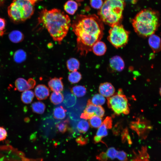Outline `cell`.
<instances>
[{
    "label": "cell",
    "instance_id": "22",
    "mask_svg": "<svg viewBox=\"0 0 161 161\" xmlns=\"http://www.w3.org/2000/svg\"><path fill=\"white\" fill-rule=\"evenodd\" d=\"M72 94L78 97L83 96L86 94V87L81 85L76 86L72 87L71 89Z\"/></svg>",
    "mask_w": 161,
    "mask_h": 161
},
{
    "label": "cell",
    "instance_id": "16",
    "mask_svg": "<svg viewBox=\"0 0 161 161\" xmlns=\"http://www.w3.org/2000/svg\"><path fill=\"white\" fill-rule=\"evenodd\" d=\"M35 94L38 100H44L47 98L49 95V90L45 85L39 84L35 88Z\"/></svg>",
    "mask_w": 161,
    "mask_h": 161
},
{
    "label": "cell",
    "instance_id": "42",
    "mask_svg": "<svg viewBox=\"0 0 161 161\" xmlns=\"http://www.w3.org/2000/svg\"><path fill=\"white\" fill-rule=\"evenodd\" d=\"M7 135L6 130L3 127H0V141L5 140Z\"/></svg>",
    "mask_w": 161,
    "mask_h": 161
},
{
    "label": "cell",
    "instance_id": "45",
    "mask_svg": "<svg viewBox=\"0 0 161 161\" xmlns=\"http://www.w3.org/2000/svg\"><path fill=\"white\" fill-rule=\"evenodd\" d=\"M159 93H160V96H161V86L160 88V91H159Z\"/></svg>",
    "mask_w": 161,
    "mask_h": 161
},
{
    "label": "cell",
    "instance_id": "29",
    "mask_svg": "<svg viewBox=\"0 0 161 161\" xmlns=\"http://www.w3.org/2000/svg\"><path fill=\"white\" fill-rule=\"evenodd\" d=\"M102 123L101 117L96 115L92 116L89 120L90 126L94 128H99L101 125Z\"/></svg>",
    "mask_w": 161,
    "mask_h": 161
},
{
    "label": "cell",
    "instance_id": "6",
    "mask_svg": "<svg viewBox=\"0 0 161 161\" xmlns=\"http://www.w3.org/2000/svg\"><path fill=\"white\" fill-rule=\"evenodd\" d=\"M107 100L108 107L116 114H129L130 110L128 100L121 90L120 89L117 94L108 97Z\"/></svg>",
    "mask_w": 161,
    "mask_h": 161
},
{
    "label": "cell",
    "instance_id": "32",
    "mask_svg": "<svg viewBox=\"0 0 161 161\" xmlns=\"http://www.w3.org/2000/svg\"><path fill=\"white\" fill-rule=\"evenodd\" d=\"M108 129L105 124L102 123L101 125L99 127L96 132V136L102 139L107 136L108 133Z\"/></svg>",
    "mask_w": 161,
    "mask_h": 161
},
{
    "label": "cell",
    "instance_id": "28",
    "mask_svg": "<svg viewBox=\"0 0 161 161\" xmlns=\"http://www.w3.org/2000/svg\"><path fill=\"white\" fill-rule=\"evenodd\" d=\"M82 78V75L80 72L77 71L72 72L68 76L69 81L72 83L78 82Z\"/></svg>",
    "mask_w": 161,
    "mask_h": 161
},
{
    "label": "cell",
    "instance_id": "1",
    "mask_svg": "<svg viewBox=\"0 0 161 161\" xmlns=\"http://www.w3.org/2000/svg\"><path fill=\"white\" fill-rule=\"evenodd\" d=\"M72 27L77 37L78 50L81 55L92 50L93 45L103 36L101 20L95 15L78 16L73 21Z\"/></svg>",
    "mask_w": 161,
    "mask_h": 161
},
{
    "label": "cell",
    "instance_id": "20",
    "mask_svg": "<svg viewBox=\"0 0 161 161\" xmlns=\"http://www.w3.org/2000/svg\"><path fill=\"white\" fill-rule=\"evenodd\" d=\"M80 65L79 61L75 58H71L66 62L67 67L70 72L77 71L79 69Z\"/></svg>",
    "mask_w": 161,
    "mask_h": 161
},
{
    "label": "cell",
    "instance_id": "25",
    "mask_svg": "<svg viewBox=\"0 0 161 161\" xmlns=\"http://www.w3.org/2000/svg\"><path fill=\"white\" fill-rule=\"evenodd\" d=\"M51 102L54 105H57L61 103L64 100L63 95L61 92H53L50 97Z\"/></svg>",
    "mask_w": 161,
    "mask_h": 161
},
{
    "label": "cell",
    "instance_id": "9",
    "mask_svg": "<svg viewBox=\"0 0 161 161\" xmlns=\"http://www.w3.org/2000/svg\"><path fill=\"white\" fill-rule=\"evenodd\" d=\"M104 114V109L101 106L94 105L91 103L90 100H89L80 118L85 120L89 119L94 115L103 117Z\"/></svg>",
    "mask_w": 161,
    "mask_h": 161
},
{
    "label": "cell",
    "instance_id": "15",
    "mask_svg": "<svg viewBox=\"0 0 161 161\" xmlns=\"http://www.w3.org/2000/svg\"><path fill=\"white\" fill-rule=\"evenodd\" d=\"M61 77H55L51 79L48 83L50 90L54 92H61L63 90L64 85Z\"/></svg>",
    "mask_w": 161,
    "mask_h": 161
},
{
    "label": "cell",
    "instance_id": "3",
    "mask_svg": "<svg viewBox=\"0 0 161 161\" xmlns=\"http://www.w3.org/2000/svg\"><path fill=\"white\" fill-rule=\"evenodd\" d=\"M158 23L157 13L152 10L145 9L137 14L132 21V24L137 33L146 37L154 34Z\"/></svg>",
    "mask_w": 161,
    "mask_h": 161
},
{
    "label": "cell",
    "instance_id": "19",
    "mask_svg": "<svg viewBox=\"0 0 161 161\" xmlns=\"http://www.w3.org/2000/svg\"><path fill=\"white\" fill-rule=\"evenodd\" d=\"M78 7V4L76 1L73 0H69L64 4V9L68 13L73 15L77 10Z\"/></svg>",
    "mask_w": 161,
    "mask_h": 161
},
{
    "label": "cell",
    "instance_id": "38",
    "mask_svg": "<svg viewBox=\"0 0 161 161\" xmlns=\"http://www.w3.org/2000/svg\"><path fill=\"white\" fill-rule=\"evenodd\" d=\"M6 24L5 19L0 17V36H2L4 33Z\"/></svg>",
    "mask_w": 161,
    "mask_h": 161
},
{
    "label": "cell",
    "instance_id": "43",
    "mask_svg": "<svg viewBox=\"0 0 161 161\" xmlns=\"http://www.w3.org/2000/svg\"><path fill=\"white\" fill-rule=\"evenodd\" d=\"M29 1L32 5H34L38 0H27Z\"/></svg>",
    "mask_w": 161,
    "mask_h": 161
},
{
    "label": "cell",
    "instance_id": "40",
    "mask_svg": "<svg viewBox=\"0 0 161 161\" xmlns=\"http://www.w3.org/2000/svg\"><path fill=\"white\" fill-rule=\"evenodd\" d=\"M103 123L106 126L108 129H111L112 128V117H107Z\"/></svg>",
    "mask_w": 161,
    "mask_h": 161
},
{
    "label": "cell",
    "instance_id": "33",
    "mask_svg": "<svg viewBox=\"0 0 161 161\" xmlns=\"http://www.w3.org/2000/svg\"><path fill=\"white\" fill-rule=\"evenodd\" d=\"M69 121L68 119L57 123L56 126L59 131L62 133H65L68 128Z\"/></svg>",
    "mask_w": 161,
    "mask_h": 161
},
{
    "label": "cell",
    "instance_id": "37",
    "mask_svg": "<svg viewBox=\"0 0 161 161\" xmlns=\"http://www.w3.org/2000/svg\"><path fill=\"white\" fill-rule=\"evenodd\" d=\"M88 138L87 137L80 135L76 139L77 143L80 145H86L88 142Z\"/></svg>",
    "mask_w": 161,
    "mask_h": 161
},
{
    "label": "cell",
    "instance_id": "18",
    "mask_svg": "<svg viewBox=\"0 0 161 161\" xmlns=\"http://www.w3.org/2000/svg\"><path fill=\"white\" fill-rule=\"evenodd\" d=\"M92 50L93 52L98 56L102 55L105 53L106 50L105 44L103 42L99 41L92 46Z\"/></svg>",
    "mask_w": 161,
    "mask_h": 161
},
{
    "label": "cell",
    "instance_id": "10",
    "mask_svg": "<svg viewBox=\"0 0 161 161\" xmlns=\"http://www.w3.org/2000/svg\"><path fill=\"white\" fill-rule=\"evenodd\" d=\"M36 84V81L32 78L27 80L20 78L17 79L15 82V85L17 89L20 92L29 90L34 88Z\"/></svg>",
    "mask_w": 161,
    "mask_h": 161
},
{
    "label": "cell",
    "instance_id": "23",
    "mask_svg": "<svg viewBox=\"0 0 161 161\" xmlns=\"http://www.w3.org/2000/svg\"><path fill=\"white\" fill-rule=\"evenodd\" d=\"M34 97V94L33 91L30 90L25 91L22 93L21 95V100L25 104L31 103Z\"/></svg>",
    "mask_w": 161,
    "mask_h": 161
},
{
    "label": "cell",
    "instance_id": "35",
    "mask_svg": "<svg viewBox=\"0 0 161 161\" xmlns=\"http://www.w3.org/2000/svg\"><path fill=\"white\" fill-rule=\"evenodd\" d=\"M121 140L123 143H125L127 141L129 144H132V142L127 128L124 129L122 132Z\"/></svg>",
    "mask_w": 161,
    "mask_h": 161
},
{
    "label": "cell",
    "instance_id": "8",
    "mask_svg": "<svg viewBox=\"0 0 161 161\" xmlns=\"http://www.w3.org/2000/svg\"><path fill=\"white\" fill-rule=\"evenodd\" d=\"M131 129L135 131L141 139H145L149 131L152 129L150 122L143 118H137L130 124Z\"/></svg>",
    "mask_w": 161,
    "mask_h": 161
},
{
    "label": "cell",
    "instance_id": "11",
    "mask_svg": "<svg viewBox=\"0 0 161 161\" xmlns=\"http://www.w3.org/2000/svg\"><path fill=\"white\" fill-rule=\"evenodd\" d=\"M108 158L114 160L116 158L120 161H127L128 160L127 154L123 151H117L114 148H109L106 152Z\"/></svg>",
    "mask_w": 161,
    "mask_h": 161
},
{
    "label": "cell",
    "instance_id": "5",
    "mask_svg": "<svg viewBox=\"0 0 161 161\" xmlns=\"http://www.w3.org/2000/svg\"><path fill=\"white\" fill-rule=\"evenodd\" d=\"M33 5L27 0H13L7 8V13L13 21L19 22L29 18L33 14Z\"/></svg>",
    "mask_w": 161,
    "mask_h": 161
},
{
    "label": "cell",
    "instance_id": "13",
    "mask_svg": "<svg viewBox=\"0 0 161 161\" xmlns=\"http://www.w3.org/2000/svg\"><path fill=\"white\" fill-rule=\"evenodd\" d=\"M109 66L111 69L116 72H121L124 69L125 64L122 58L119 56L116 55L110 58Z\"/></svg>",
    "mask_w": 161,
    "mask_h": 161
},
{
    "label": "cell",
    "instance_id": "24",
    "mask_svg": "<svg viewBox=\"0 0 161 161\" xmlns=\"http://www.w3.org/2000/svg\"><path fill=\"white\" fill-rule=\"evenodd\" d=\"M66 110L61 106L55 108L53 112L54 118L58 120L64 119L66 116Z\"/></svg>",
    "mask_w": 161,
    "mask_h": 161
},
{
    "label": "cell",
    "instance_id": "12",
    "mask_svg": "<svg viewBox=\"0 0 161 161\" xmlns=\"http://www.w3.org/2000/svg\"><path fill=\"white\" fill-rule=\"evenodd\" d=\"M134 156L132 158L127 161H150V157L146 146H142L141 148L135 152H133Z\"/></svg>",
    "mask_w": 161,
    "mask_h": 161
},
{
    "label": "cell",
    "instance_id": "26",
    "mask_svg": "<svg viewBox=\"0 0 161 161\" xmlns=\"http://www.w3.org/2000/svg\"><path fill=\"white\" fill-rule=\"evenodd\" d=\"M31 107L33 112L38 114H43L46 108L44 104L40 101L32 103Z\"/></svg>",
    "mask_w": 161,
    "mask_h": 161
},
{
    "label": "cell",
    "instance_id": "41",
    "mask_svg": "<svg viewBox=\"0 0 161 161\" xmlns=\"http://www.w3.org/2000/svg\"><path fill=\"white\" fill-rule=\"evenodd\" d=\"M108 158L106 152H102L96 156V159L100 161H107Z\"/></svg>",
    "mask_w": 161,
    "mask_h": 161
},
{
    "label": "cell",
    "instance_id": "31",
    "mask_svg": "<svg viewBox=\"0 0 161 161\" xmlns=\"http://www.w3.org/2000/svg\"><path fill=\"white\" fill-rule=\"evenodd\" d=\"M76 98L73 94H69L66 96L64 100V103L65 106L70 107L73 106L76 102Z\"/></svg>",
    "mask_w": 161,
    "mask_h": 161
},
{
    "label": "cell",
    "instance_id": "17",
    "mask_svg": "<svg viewBox=\"0 0 161 161\" xmlns=\"http://www.w3.org/2000/svg\"><path fill=\"white\" fill-rule=\"evenodd\" d=\"M148 42L150 47L154 52H157L161 50V39L158 36L154 34L150 35Z\"/></svg>",
    "mask_w": 161,
    "mask_h": 161
},
{
    "label": "cell",
    "instance_id": "44",
    "mask_svg": "<svg viewBox=\"0 0 161 161\" xmlns=\"http://www.w3.org/2000/svg\"><path fill=\"white\" fill-rule=\"evenodd\" d=\"M4 1L5 0H0V7L3 4Z\"/></svg>",
    "mask_w": 161,
    "mask_h": 161
},
{
    "label": "cell",
    "instance_id": "4",
    "mask_svg": "<svg viewBox=\"0 0 161 161\" xmlns=\"http://www.w3.org/2000/svg\"><path fill=\"white\" fill-rule=\"evenodd\" d=\"M124 6L123 0H106L99 13L101 20L111 27L118 24Z\"/></svg>",
    "mask_w": 161,
    "mask_h": 161
},
{
    "label": "cell",
    "instance_id": "39",
    "mask_svg": "<svg viewBox=\"0 0 161 161\" xmlns=\"http://www.w3.org/2000/svg\"><path fill=\"white\" fill-rule=\"evenodd\" d=\"M122 129V126L121 124L119 122L117 123L115 125L113 129V133L115 135H118L120 133Z\"/></svg>",
    "mask_w": 161,
    "mask_h": 161
},
{
    "label": "cell",
    "instance_id": "46",
    "mask_svg": "<svg viewBox=\"0 0 161 161\" xmlns=\"http://www.w3.org/2000/svg\"><path fill=\"white\" fill-rule=\"evenodd\" d=\"M78 2H80L83 1V0H76Z\"/></svg>",
    "mask_w": 161,
    "mask_h": 161
},
{
    "label": "cell",
    "instance_id": "34",
    "mask_svg": "<svg viewBox=\"0 0 161 161\" xmlns=\"http://www.w3.org/2000/svg\"><path fill=\"white\" fill-rule=\"evenodd\" d=\"M26 58V54L23 50L17 51L14 55V59L17 62H21L24 61Z\"/></svg>",
    "mask_w": 161,
    "mask_h": 161
},
{
    "label": "cell",
    "instance_id": "30",
    "mask_svg": "<svg viewBox=\"0 0 161 161\" xmlns=\"http://www.w3.org/2000/svg\"><path fill=\"white\" fill-rule=\"evenodd\" d=\"M89 127V123L85 120L80 121L77 125V128L78 131L80 133H84L88 130Z\"/></svg>",
    "mask_w": 161,
    "mask_h": 161
},
{
    "label": "cell",
    "instance_id": "27",
    "mask_svg": "<svg viewBox=\"0 0 161 161\" xmlns=\"http://www.w3.org/2000/svg\"><path fill=\"white\" fill-rule=\"evenodd\" d=\"M105 99L103 96L100 94H95L90 100L91 103L95 106H101L105 103Z\"/></svg>",
    "mask_w": 161,
    "mask_h": 161
},
{
    "label": "cell",
    "instance_id": "2",
    "mask_svg": "<svg viewBox=\"0 0 161 161\" xmlns=\"http://www.w3.org/2000/svg\"><path fill=\"white\" fill-rule=\"evenodd\" d=\"M38 22L47 29L53 40L60 44L66 35L71 25L69 16L55 8L43 9L38 18Z\"/></svg>",
    "mask_w": 161,
    "mask_h": 161
},
{
    "label": "cell",
    "instance_id": "7",
    "mask_svg": "<svg viewBox=\"0 0 161 161\" xmlns=\"http://www.w3.org/2000/svg\"><path fill=\"white\" fill-rule=\"evenodd\" d=\"M108 39L116 48L121 47L128 42L129 32L122 25L116 24L112 27L110 30Z\"/></svg>",
    "mask_w": 161,
    "mask_h": 161
},
{
    "label": "cell",
    "instance_id": "36",
    "mask_svg": "<svg viewBox=\"0 0 161 161\" xmlns=\"http://www.w3.org/2000/svg\"><path fill=\"white\" fill-rule=\"evenodd\" d=\"M90 3L92 7L97 9L101 8L103 4L102 0H90Z\"/></svg>",
    "mask_w": 161,
    "mask_h": 161
},
{
    "label": "cell",
    "instance_id": "14",
    "mask_svg": "<svg viewBox=\"0 0 161 161\" xmlns=\"http://www.w3.org/2000/svg\"><path fill=\"white\" fill-rule=\"evenodd\" d=\"M99 91L100 94L103 96L109 97L114 95L115 89L111 83L105 82L100 85Z\"/></svg>",
    "mask_w": 161,
    "mask_h": 161
},
{
    "label": "cell",
    "instance_id": "21",
    "mask_svg": "<svg viewBox=\"0 0 161 161\" xmlns=\"http://www.w3.org/2000/svg\"><path fill=\"white\" fill-rule=\"evenodd\" d=\"M9 37L10 40L13 42L18 43L23 40L24 36L21 32L16 30L11 32L9 34Z\"/></svg>",
    "mask_w": 161,
    "mask_h": 161
}]
</instances>
